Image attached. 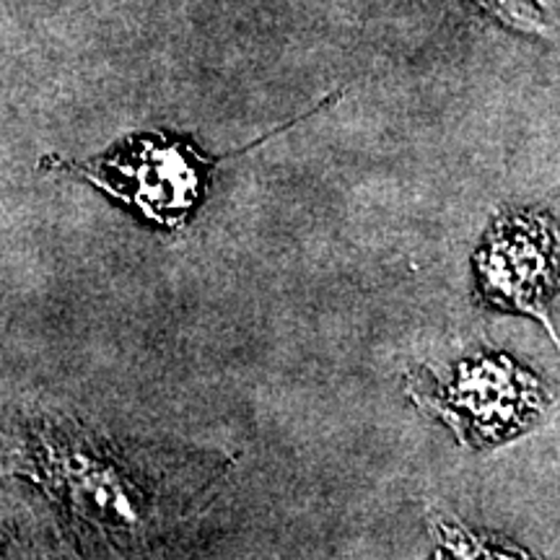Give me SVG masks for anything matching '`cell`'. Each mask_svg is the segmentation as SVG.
Here are the masks:
<instances>
[{
    "label": "cell",
    "mask_w": 560,
    "mask_h": 560,
    "mask_svg": "<svg viewBox=\"0 0 560 560\" xmlns=\"http://www.w3.org/2000/svg\"><path fill=\"white\" fill-rule=\"evenodd\" d=\"M21 472L70 524L117 556H153L179 542L226 486L234 457L164 441H117L37 423Z\"/></svg>",
    "instance_id": "6da1fadb"
},
{
    "label": "cell",
    "mask_w": 560,
    "mask_h": 560,
    "mask_svg": "<svg viewBox=\"0 0 560 560\" xmlns=\"http://www.w3.org/2000/svg\"><path fill=\"white\" fill-rule=\"evenodd\" d=\"M433 537H436L441 556L450 558H527L520 545L503 540V537L478 532L467 524H459L450 516H433Z\"/></svg>",
    "instance_id": "5b68a950"
},
{
    "label": "cell",
    "mask_w": 560,
    "mask_h": 560,
    "mask_svg": "<svg viewBox=\"0 0 560 560\" xmlns=\"http://www.w3.org/2000/svg\"><path fill=\"white\" fill-rule=\"evenodd\" d=\"M405 389L425 416L439 418L465 450H495L537 429L552 395L535 371L506 353H478L446 371H408Z\"/></svg>",
    "instance_id": "7a4b0ae2"
},
{
    "label": "cell",
    "mask_w": 560,
    "mask_h": 560,
    "mask_svg": "<svg viewBox=\"0 0 560 560\" xmlns=\"http://www.w3.org/2000/svg\"><path fill=\"white\" fill-rule=\"evenodd\" d=\"M260 143L262 140H257L242 151L215 156L202 151L190 136L130 132L86 164H68L58 159H47L45 164L89 182L153 229L179 231L206 202L215 166Z\"/></svg>",
    "instance_id": "3957f363"
},
{
    "label": "cell",
    "mask_w": 560,
    "mask_h": 560,
    "mask_svg": "<svg viewBox=\"0 0 560 560\" xmlns=\"http://www.w3.org/2000/svg\"><path fill=\"white\" fill-rule=\"evenodd\" d=\"M482 304L524 314L552 332V304L558 296L556 219L535 210H511L490 223L472 257Z\"/></svg>",
    "instance_id": "277c9868"
}]
</instances>
